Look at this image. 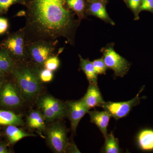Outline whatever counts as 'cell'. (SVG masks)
Wrapping results in <instances>:
<instances>
[{
    "label": "cell",
    "instance_id": "33",
    "mask_svg": "<svg viewBox=\"0 0 153 153\" xmlns=\"http://www.w3.org/2000/svg\"><path fill=\"white\" fill-rule=\"evenodd\" d=\"M88 1H94V0H88Z\"/></svg>",
    "mask_w": 153,
    "mask_h": 153
},
{
    "label": "cell",
    "instance_id": "13",
    "mask_svg": "<svg viewBox=\"0 0 153 153\" xmlns=\"http://www.w3.org/2000/svg\"><path fill=\"white\" fill-rule=\"evenodd\" d=\"M17 126L14 125L8 126H6L5 128V134L9 144H14L26 137L36 136L34 134L26 132Z\"/></svg>",
    "mask_w": 153,
    "mask_h": 153
},
{
    "label": "cell",
    "instance_id": "19",
    "mask_svg": "<svg viewBox=\"0 0 153 153\" xmlns=\"http://www.w3.org/2000/svg\"><path fill=\"white\" fill-rule=\"evenodd\" d=\"M105 142L102 152L105 153H119L121 152L119 141L115 137L112 132L108 134L105 138Z\"/></svg>",
    "mask_w": 153,
    "mask_h": 153
},
{
    "label": "cell",
    "instance_id": "10",
    "mask_svg": "<svg viewBox=\"0 0 153 153\" xmlns=\"http://www.w3.org/2000/svg\"><path fill=\"white\" fill-rule=\"evenodd\" d=\"M66 116H68L73 133H75L79 121L90 110L84 104L82 100L68 101L65 103Z\"/></svg>",
    "mask_w": 153,
    "mask_h": 153
},
{
    "label": "cell",
    "instance_id": "30",
    "mask_svg": "<svg viewBox=\"0 0 153 153\" xmlns=\"http://www.w3.org/2000/svg\"><path fill=\"white\" fill-rule=\"evenodd\" d=\"M10 151L8 148V145L5 143L0 142V153H9Z\"/></svg>",
    "mask_w": 153,
    "mask_h": 153
},
{
    "label": "cell",
    "instance_id": "23",
    "mask_svg": "<svg viewBox=\"0 0 153 153\" xmlns=\"http://www.w3.org/2000/svg\"><path fill=\"white\" fill-rule=\"evenodd\" d=\"M60 65V61L57 55L51 56L44 63V68L54 71L57 70Z\"/></svg>",
    "mask_w": 153,
    "mask_h": 153
},
{
    "label": "cell",
    "instance_id": "2",
    "mask_svg": "<svg viewBox=\"0 0 153 153\" xmlns=\"http://www.w3.org/2000/svg\"><path fill=\"white\" fill-rule=\"evenodd\" d=\"M40 69L28 61L17 63L10 74L16 83L24 100H31L39 94L42 81L39 77Z\"/></svg>",
    "mask_w": 153,
    "mask_h": 153
},
{
    "label": "cell",
    "instance_id": "12",
    "mask_svg": "<svg viewBox=\"0 0 153 153\" xmlns=\"http://www.w3.org/2000/svg\"><path fill=\"white\" fill-rule=\"evenodd\" d=\"M88 113L90 116L91 122L97 126L105 138L108 135L107 128L111 116L104 110L100 111L94 109L92 111H89Z\"/></svg>",
    "mask_w": 153,
    "mask_h": 153
},
{
    "label": "cell",
    "instance_id": "18",
    "mask_svg": "<svg viewBox=\"0 0 153 153\" xmlns=\"http://www.w3.org/2000/svg\"><path fill=\"white\" fill-rule=\"evenodd\" d=\"M16 64L5 50L0 49V71L10 75Z\"/></svg>",
    "mask_w": 153,
    "mask_h": 153
},
{
    "label": "cell",
    "instance_id": "1",
    "mask_svg": "<svg viewBox=\"0 0 153 153\" xmlns=\"http://www.w3.org/2000/svg\"><path fill=\"white\" fill-rule=\"evenodd\" d=\"M27 43L38 40L55 41L60 38L74 42L80 20L69 8L66 0H25Z\"/></svg>",
    "mask_w": 153,
    "mask_h": 153
},
{
    "label": "cell",
    "instance_id": "31",
    "mask_svg": "<svg viewBox=\"0 0 153 153\" xmlns=\"http://www.w3.org/2000/svg\"><path fill=\"white\" fill-rule=\"evenodd\" d=\"M9 75L2 71H0V88L1 87L2 85H3L5 80H6V78Z\"/></svg>",
    "mask_w": 153,
    "mask_h": 153
},
{
    "label": "cell",
    "instance_id": "5",
    "mask_svg": "<svg viewBox=\"0 0 153 153\" xmlns=\"http://www.w3.org/2000/svg\"><path fill=\"white\" fill-rule=\"evenodd\" d=\"M37 104L47 121H53L66 116L65 103L52 96L41 97L38 99Z\"/></svg>",
    "mask_w": 153,
    "mask_h": 153
},
{
    "label": "cell",
    "instance_id": "14",
    "mask_svg": "<svg viewBox=\"0 0 153 153\" xmlns=\"http://www.w3.org/2000/svg\"><path fill=\"white\" fill-rule=\"evenodd\" d=\"M22 116L7 110L0 109V126L23 125Z\"/></svg>",
    "mask_w": 153,
    "mask_h": 153
},
{
    "label": "cell",
    "instance_id": "21",
    "mask_svg": "<svg viewBox=\"0 0 153 153\" xmlns=\"http://www.w3.org/2000/svg\"><path fill=\"white\" fill-rule=\"evenodd\" d=\"M66 3L69 8L77 15L79 20L84 18L85 8L84 0H66Z\"/></svg>",
    "mask_w": 153,
    "mask_h": 153
},
{
    "label": "cell",
    "instance_id": "32",
    "mask_svg": "<svg viewBox=\"0 0 153 153\" xmlns=\"http://www.w3.org/2000/svg\"><path fill=\"white\" fill-rule=\"evenodd\" d=\"M25 11H21L19 12L16 16H25Z\"/></svg>",
    "mask_w": 153,
    "mask_h": 153
},
{
    "label": "cell",
    "instance_id": "9",
    "mask_svg": "<svg viewBox=\"0 0 153 153\" xmlns=\"http://www.w3.org/2000/svg\"><path fill=\"white\" fill-rule=\"evenodd\" d=\"M103 55V59L107 67L114 71L115 76L123 77L126 74L129 69V63L115 51L112 47L104 49Z\"/></svg>",
    "mask_w": 153,
    "mask_h": 153
},
{
    "label": "cell",
    "instance_id": "27",
    "mask_svg": "<svg viewBox=\"0 0 153 153\" xmlns=\"http://www.w3.org/2000/svg\"><path fill=\"white\" fill-rule=\"evenodd\" d=\"M9 28L8 20L6 18L0 16V35L7 33Z\"/></svg>",
    "mask_w": 153,
    "mask_h": 153
},
{
    "label": "cell",
    "instance_id": "28",
    "mask_svg": "<svg viewBox=\"0 0 153 153\" xmlns=\"http://www.w3.org/2000/svg\"><path fill=\"white\" fill-rule=\"evenodd\" d=\"M142 0H128L130 7L135 12H138Z\"/></svg>",
    "mask_w": 153,
    "mask_h": 153
},
{
    "label": "cell",
    "instance_id": "4",
    "mask_svg": "<svg viewBox=\"0 0 153 153\" xmlns=\"http://www.w3.org/2000/svg\"><path fill=\"white\" fill-rule=\"evenodd\" d=\"M58 42L41 40L27 43V61L40 69L44 68L45 61L55 55Z\"/></svg>",
    "mask_w": 153,
    "mask_h": 153
},
{
    "label": "cell",
    "instance_id": "7",
    "mask_svg": "<svg viewBox=\"0 0 153 153\" xmlns=\"http://www.w3.org/2000/svg\"><path fill=\"white\" fill-rule=\"evenodd\" d=\"M47 141L55 153L66 152L68 144L67 130L63 125L56 123L49 126L46 130Z\"/></svg>",
    "mask_w": 153,
    "mask_h": 153
},
{
    "label": "cell",
    "instance_id": "26",
    "mask_svg": "<svg viewBox=\"0 0 153 153\" xmlns=\"http://www.w3.org/2000/svg\"><path fill=\"white\" fill-rule=\"evenodd\" d=\"M143 10L153 11V0H142L138 13Z\"/></svg>",
    "mask_w": 153,
    "mask_h": 153
},
{
    "label": "cell",
    "instance_id": "17",
    "mask_svg": "<svg viewBox=\"0 0 153 153\" xmlns=\"http://www.w3.org/2000/svg\"><path fill=\"white\" fill-rule=\"evenodd\" d=\"M137 143L143 150H153V130L145 129L140 132L138 135Z\"/></svg>",
    "mask_w": 153,
    "mask_h": 153
},
{
    "label": "cell",
    "instance_id": "20",
    "mask_svg": "<svg viewBox=\"0 0 153 153\" xmlns=\"http://www.w3.org/2000/svg\"><path fill=\"white\" fill-rule=\"evenodd\" d=\"M88 11L92 14L99 19L108 22L113 25V22L110 19L106 9L103 4L99 2H94L89 6Z\"/></svg>",
    "mask_w": 153,
    "mask_h": 153
},
{
    "label": "cell",
    "instance_id": "16",
    "mask_svg": "<svg viewBox=\"0 0 153 153\" xmlns=\"http://www.w3.org/2000/svg\"><path fill=\"white\" fill-rule=\"evenodd\" d=\"M80 60V67L86 75L89 84L97 85V74L96 73L92 62L84 59L79 55Z\"/></svg>",
    "mask_w": 153,
    "mask_h": 153
},
{
    "label": "cell",
    "instance_id": "6",
    "mask_svg": "<svg viewBox=\"0 0 153 153\" xmlns=\"http://www.w3.org/2000/svg\"><path fill=\"white\" fill-rule=\"evenodd\" d=\"M7 78L0 88V106L7 109L18 108L23 104L24 98L13 78Z\"/></svg>",
    "mask_w": 153,
    "mask_h": 153
},
{
    "label": "cell",
    "instance_id": "29",
    "mask_svg": "<svg viewBox=\"0 0 153 153\" xmlns=\"http://www.w3.org/2000/svg\"><path fill=\"white\" fill-rule=\"evenodd\" d=\"M66 152L68 153H80L75 144L69 143L66 148Z\"/></svg>",
    "mask_w": 153,
    "mask_h": 153
},
{
    "label": "cell",
    "instance_id": "15",
    "mask_svg": "<svg viewBox=\"0 0 153 153\" xmlns=\"http://www.w3.org/2000/svg\"><path fill=\"white\" fill-rule=\"evenodd\" d=\"M45 118L41 111L33 110L28 115L27 123L30 128L40 131L46 130Z\"/></svg>",
    "mask_w": 153,
    "mask_h": 153
},
{
    "label": "cell",
    "instance_id": "24",
    "mask_svg": "<svg viewBox=\"0 0 153 153\" xmlns=\"http://www.w3.org/2000/svg\"><path fill=\"white\" fill-rule=\"evenodd\" d=\"M96 73L98 74H105L107 67L105 65L103 57L97 59L92 62Z\"/></svg>",
    "mask_w": 153,
    "mask_h": 153
},
{
    "label": "cell",
    "instance_id": "22",
    "mask_svg": "<svg viewBox=\"0 0 153 153\" xmlns=\"http://www.w3.org/2000/svg\"><path fill=\"white\" fill-rule=\"evenodd\" d=\"M16 4L24 6L25 0H0V16L7 13L11 6Z\"/></svg>",
    "mask_w": 153,
    "mask_h": 153
},
{
    "label": "cell",
    "instance_id": "3",
    "mask_svg": "<svg viewBox=\"0 0 153 153\" xmlns=\"http://www.w3.org/2000/svg\"><path fill=\"white\" fill-rule=\"evenodd\" d=\"M0 49L5 50L17 63L27 61V41L24 28L8 33L0 43Z\"/></svg>",
    "mask_w": 153,
    "mask_h": 153
},
{
    "label": "cell",
    "instance_id": "8",
    "mask_svg": "<svg viewBox=\"0 0 153 153\" xmlns=\"http://www.w3.org/2000/svg\"><path fill=\"white\" fill-rule=\"evenodd\" d=\"M144 88V86H143L136 96L131 100L119 102H105L100 107L108 113L115 120L126 117L129 114L133 108L139 104L140 100L143 98L140 97L139 95L143 90Z\"/></svg>",
    "mask_w": 153,
    "mask_h": 153
},
{
    "label": "cell",
    "instance_id": "11",
    "mask_svg": "<svg viewBox=\"0 0 153 153\" xmlns=\"http://www.w3.org/2000/svg\"><path fill=\"white\" fill-rule=\"evenodd\" d=\"M82 101L89 110L95 107H100L105 102L97 85L89 84Z\"/></svg>",
    "mask_w": 153,
    "mask_h": 153
},
{
    "label": "cell",
    "instance_id": "25",
    "mask_svg": "<svg viewBox=\"0 0 153 153\" xmlns=\"http://www.w3.org/2000/svg\"><path fill=\"white\" fill-rule=\"evenodd\" d=\"M39 75L40 79L42 82H51L54 77L53 71L45 68L40 69Z\"/></svg>",
    "mask_w": 153,
    "mask_h": 153
}]
</instances>
